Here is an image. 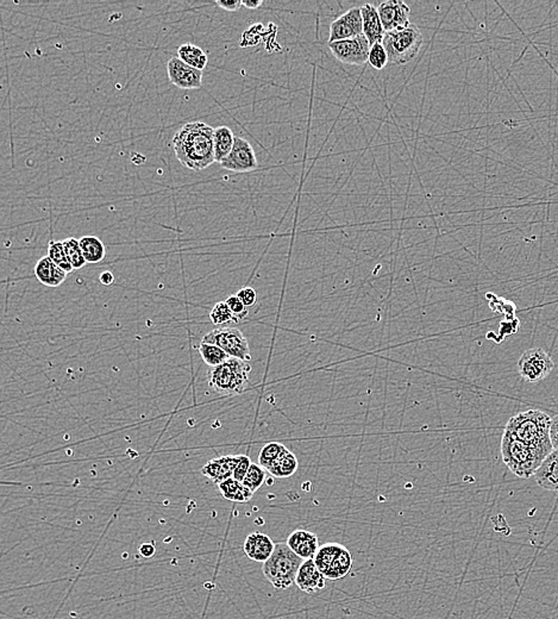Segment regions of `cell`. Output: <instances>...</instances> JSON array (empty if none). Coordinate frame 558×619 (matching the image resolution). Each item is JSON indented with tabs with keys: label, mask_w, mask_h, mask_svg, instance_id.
I'll list each match as a JSON object with an SVG mask.
<instances>
[{
	"label": "cell",
	"mask_w": 558,
	"mask_h": 619,
	"mask_svg": "<svg viewBox=\"0 0 558 619\" xmlns=\"http://www.w3.org/2000/svg\"><path fill=\"white\" fill-rule=\"evenodd\" d=\"M214 129L203 121H192L180 128L173 137L176 159L194 172L210 167L214 159Z\"/></svg>",
	"instance_id": "cell-1"
},
{
	"label": "cell",
	"mask_w": 558,
	"mask_h": 619,
	"mask_svg": "<svg viewBox=\"0 0 558 619\" xmlns=\"http://www.w3.org/2000/svg\"><path fill=\"white\" fill-rule=\"evenodd\" d=\"M550 427L551 418L546 412L529 410L509 419L505 431L548 456L554 450L550 439Z\"/></svg>",
	"instance_id": "cell-2"
},
{
	"label": "cell",
	"mask_w": 558,
	"mask_h": 619,
	"mask_svg": "<svg viewBox=\"0 0 558 619\" xmlns=\"http://www.w3.org/2000/svg\"><path fill=\"white\" fill-rule=\"evenodd\" d=\"M250 373L248 361L230 357L224 364L208 368V386L221 396L241 394L249 385Z\"/></svg>",
	"instance_id": "cell-3"
},
{
	"label": "cell",
	"mask_w": 558,
	"mask_h": 619,
	"mask_svg": "<svg viewBox=\"0 0 558 619\" xmlns=\"http://www.w3.org/2000/svg\"><path fill=\"white\" fill-rule=\"evenodd\" d=\"M501 455L502 460L508 468L516 474V477L527 479L532 477L541 467V462L546 460L536 448L524 443L521 439L508 434L505 431L501 439Z\"/></svg>",
	"instance_id": "cell-4"
},
{
	"label": "cell",
	"mask_w": 558,
	"mask_h": 619,
	"mask_svg": "<svg viewBox=\"0 0 558 619\" xmlns=\"http://www.w3.org/2000/svg\"><path fill=\"white\" fill-rule=\"evenodd\" d=\"M304 560L287 544H276L273 555L263 563V575L275 590L285 591L296 584V574Z\"/></svg>",
	"instance_id": "cell-5"
},
{
	"label": "cell",
	"mask_w": 558,
	"mask_h": 619,
	"mask_svg": "<svg viewBox=\"0 0 558 619\" xmlns=\"http://www.w3.org/2000/svg\"><path fill=\"white\" fill-rule=\"evenodd\" d=\"M424 42L423 34L414 24L384 33L382 46L391 65H405L414 59Z\"/></svg>",
	"instance_id": "cell-6"
},
{
	"label": "cell",
	"mask_w": 558,
	"mask_h": 619,
	"mask_svg": "<svg viewBox=\"0 0 558 619\" xmlns=\"http://www.w3.org/2000/svg\"><path fill=\"white\" fill-rule=\"evenodd\" d=\"M313 560L326 580H339L346 577L354 562L349 549L339 543L321 545Z\"/></svg>",
	"instance_id": "cell-7"
},
{
	"label": "cell",
	"mask_w": 558,
	"mask_h": 619,
	"mask_svg": "<svg viewBox=\"0 0 558 619\" xmlns=\"http://www.w3.org/2000/svg\"><path fill=\"white\" fill-rule=\"evenodd\" d=\"M203 344H214L223 349L230 357L251 360L249 344L244 334L237 328H218L210 331L201 339Z\"/></svg>",
	"instance_id": "cell-8"
},
{
	"label": "cell",
	"mask_w": 558,
	"mask_h": 619,
	"mask_svg": "<svg viewBox=\"0 0 558 619\" xmlns=\"http://www.w3.org/2000/svg\"><path fill=\"white\" fill-rule=\"evenodd\" d=\"M554 361L541 348H532L524 352L518 361V372L529 382L544 380L554 369Z\"/></svg>",
	"instance_id": "cell-9"
},
{
	"label": "cell",
	"mask_w": 558,
	"mask_h": 619,
	"mask_svg": "<svg viewBox=\"0 0 558 619\" xmlns=\"http://www.w3.org/2000/svg\"><path fill=\"white\" fill-rule=\"evenodd\" d=\"M371 46L364 35L346 41L329 43L330 51L336 60L353 66H363L368 61Z\"/></svg>",
	"instance_id": "cell-10"
},
{
	"label": "cell",
	"mask_w": 558,
	"mask_h": 619,
	"mask_svg": "<svg viewBox=\"0 0 558 619\" xmlns=\"http://www.w3.org/2000/svg\"><path fill=\"white\" fill-rule=\"evenodd\" d=\"M221 166L230 172H253L258 167L254 148L244 138L236 137L232 151L221 162Z\"/></svg>",
	"instance_id": "cell-11"
},
{
	"label": "cell",
	"mask_w": 558,
	"mask_h": 619,
	"mask_svg": "<svg viewBox=\"0 0 558 619\" xmlns=\"http://www.w3.org/2000/svg\"><path fill=\"white\" fill-rule=\"evenodd\" d=\"M363 35L361 8H353L333 21L330 26L329 43L346 41Z\"/></svg>",
	"instance_id": "cell-12"
},
{
	"label": "cell",
	"mask_w": 558,
	"mask_h": 619,
	"mask_svg": "<svg viewBox=\"0 0 558 619\" xmlns=\"http://www.w3.org/2000/svg\"><path fill=\"white\" fill-rule=\"evenodd\" d=\"M167 73L171 84L183 90H196L203 85V71L188 66L179 58L168 61Z\"/></svg>",
	"instance_id": "cell-13"
},
{
	"label": "cell",
	"mask_w": 558,
	"mask_h": 619,
	"mask_svg": "<svg viewBox=\"0 0 558 619\" xmlns=\"http://www.w3.org/2000/svg\"><path fill=\"white\" fill-rule=\"evenodd\" d=\"M378 11H379L380 18L382 22L384 33L404 28V26L411 24V22H409L411 9L405 4L404 1H399V0L383 1L379 5Z\"/></svg>",
	"instance_id": "cell-14"
},
{
	"label": "cell",
	"mask_w": 558,
	"mask_h": 619,
	"mask_svg": "<svg viewBox=\"0 0 558 619\" xmlns=\"http://www.w3.org/2000/svg\"><path fill=\"white\" fill-rule=\"evenodd\" d=\"M296 585L300 591L305 593L314 594L324 590L326 586V577L318 569L314 560H304L300 566L296 577Z\"/></svg>",
	"instance_id": "cell-15"
},
{
	"label": "cell",
	"mask_w": 558,
	"mask_h": 619,
	"mask_svg": "<svg viewBox=\"0 0 558 619\" xmlns=\"http://www.w3.org/2000/svg\"><path fill=\"white\" fill-rule=\"evenodd\" d=\"M286 544L303 560L313 559L319 549L318 536L304 529H296L291 532Z\"/></svg>",
	"instance_id": "cell-16"
},
{
	"label": "cell",
	"mask_w": 558,
	"mask_h": 619,
	"mask_svg": "<svg viewBox=\"0 0 558 619\" xmlns=\"http://www.w3.org/2000/svg\"><path fill=\"white\" fill-rule=\"evenodd\" d=\"M276 544L269 536L262 532H253L244 541V552L250 560L255 562H266L273 555Z\"/></svg>",
	"instance_id": "cell-17"
},
{
	"label": "cell",
	"mask_w": 558,
	"mask_h": 619,
	"mask_svg": "<svg viewBox=\"0 0 558 619\" xmlns=\"http://www.w3.org/2000/svg\"><path fill=\"white\" fill-rule=\"evenodd\" d=\"M241 455H226L216 457L208 461L201 468V474L211 479L216 485L233 477V472L237 466Z\"/></svg>",
	"instance_id": "cell-18"
},
{
	"label": "cell",
	"mask_w": 558,
	"mask_h": 619,
	"mask_svg": "<svg viewBox=\"0 0 558 619\" xmlns=\"http://www.w3.org/2000/svg\"><path fill=\"white\" fill-rule=\"evenodd\" d=\"M363 19V35L374 46L376 43H382L384 36L382 22L380 18L379 11L374 5L364 4L361 6Z\"/></svg>",
	"instance_id": "cell-19"
},
{
	"label": "cell",
	"mask_w": 558,
	"mask_h": 619,
	"mask_svg": "<svg viewBox=\"0 0 558 619\" xmlns=\"http://www.w3.org/2000/svg\"><path fill=\"white\" fill-rule=\"evenodd\" d=\"M536 482L541 489L551 492H558V450H552L546 456L541 467L534 474Z\"/></svg>",
	"instance_id": "cell-20"
},
{
	"label": "cell",
	"mask_w": 558,
	"mask_h": 619,
	"mask_svg": "<svg viewBox=\"0 0 558 619\" xmlns=\"http://www.w3.org/2000/svg\"><path fill=\"white\" fill-rule=\"evenodd\" d=\"M35 275L42 285L48 287H58L66 280L67 273L46 255L38 260L35 266Z\"/></svg>",
	"instance_id": "cell-21"
},
{
	"label": "cell",
	"mask_w": 558,
	"mask_h": 619,
	"mask_svg": "<svg viewBox=\"0 0 558 619\" xmlns=\"http://www.w3.org/2000/svg\"><path fill=\"white\" fill-rule=\"evenodd\" d=\"M236 137L233 136L232 130L228 126H218L214 129L213 135V148H214V159L216 162L221 164L232 151Z\"/></svg>",
	"instance_id": "cell-22"
},
{
	"label": "cell",
	"mask_w": 558,
	"mask_h": 619,
	"mask_svg": "<svg viewBox=\"0 0 558 619\" xmlns=\"http://www.w3.org/2000/svg\"><path fill=\"white\" fill-rule=\"evenodd\" d=\"M217 486H218L221 495L230 502H248L254 495V493L248 487L243 485V482H237L233 477H230L228 480H225Z\"/></svg>",
	"instance_id": "cell-23"
},
{
	"label": "cell",
	"mask_w": 558,
	"mask_h": 619,
	"mask_svg": "<svg viewBox=\"0 0 558 619\" xmlns=\"http://www.w3.org/2000/svg\"><path fill=\"white\" fill-rule=\"evenodd\" d=\"M178 58L187 63L188 66L201 71H204L208 63V55L205 54V51L192 43H185L178 48Z\"/></svg>",
	"instance_id": "cell-24"
},
{
	"label": "cell",
	"mask_w": 558,
	"mask_h": 619,
	"mask_svg": "<svg viewBox=\"0 0 558 619\" xmlns=\"http://www.w3.org/2000/svg\"><path fill=\"white\" fill-rule=\"evenodd\" d=\"M298 468H299V462H298L296 456L287 449L278 460L275 461L274 464H271L269 468L267 469V472H269L274 477L285 479V477H291V475H294Z\"/></svg>",
	"instance_id": "cell-25"
},
{
	"label": "cell",
	"mask_w": 558,
	"mask_h": 619,
	"mask_svg": "<svg viewBox=\"0 0 558 619\" xmlns=\"http://www.w3.org/2000/svg\"><path fill=\"white\" fill-rule=\"evenodd\" d=\"M83 257L87 264H98L106 255L104 243L96 236H83L79 239Z\"/></svg>",
	"instance_id": "cell-26"
},
{
	"label": "cell",
	"mask_w": 558,
	"mask_h": 619,
	"mask_svg": "<svg viewBox=\"0 0 558 619\" xmlns=\"http://www.w3.org/2000/svg\"><path fill=\"white\" fill-rule=\"evenodd\" d=\"M198 350H199L200 356L203 357V360H204L205 364H208V367H217V366L224 364L225 361L230 359V356L223 349L217 347L214 344H203L201 342L199 348H198Z\"/></svg>",
	"instance_id": "cell-27"
},
{
	"label": "cell",
	"mask_w": 558,
	"mask_h": 619,
	"mask_svg": "<svg viewBox=\"0 0 558 619\" xmlns=\"http://www.w3.org/2000/svg\"><path fill=\"white\" fill-rule=\"evenodd\" d=\"M286 450L287 448L279 442L264 444L258 454V464L267 470Z\"/></svg>",
	"instance_id": "cell-28"
},
{
	"label": "cell",
	"mask_w": 558,
	"mask_h": 619,
	"mask_svg": "<svg viewBox=\"0 0 558 619\" xmlns=\"http://www.w3.org/2000/svg\"><path fill=\"white\" fill-rule=\"evenodd\" d=\"M62 243L67 259L69 261L73 269H81L85 264H87L83 257V251H81L78 239L69 237V239H63Z\"/></svg>",
	"instance_id": "cell-29"
},
{
	"label": "cell",
	"mask_w": 558,
	"mask_h": 619,
	"mask_svg": "<svg viewBox=\"0 0 558 619\" xmlns=\"http://www.w3.org/2000/svg\"><path fill=\"white\" fill-rule=\"evenodd\" d=\"M210 319L212 324L219 328H226L231 323H237L225 301H219L213 306L212 311L210 312Z\"/></svg>",
	"instance_id": "cell-30"
},
{
	"label": "cell",
	"mask_w": 558,
	"mask_h": 619,
	"mask_svg": "<svg viewBox=\"0 0 558 619\" xmlns=\"http://www.w3.org/2000/svg\"><path fill=\"white\" fill-rule=\"evenodd\" d=\"M266 469L263 468L262 466H260L257 464H251L249 470H248V473H246V477L243 480V485L248 487L253 493H255L256 491L260 490L262 487L263 484L266 482Z\"/></svg>",
	"instance_id": "cell-31"
},
{
	"label": "cell",
	"mask_w": 558,
	"mask_h": 619,
	"mask_svg": "<svg viewBox=\"0 0 558 619\" xmlns=\"http://www.w3.org/2000/svg\"><path fill=\"white\" fill-rule=\"evenodd\" d=\"M48 256L54 261L55 264H58V267L62 268L67 274L74 271L67 259L62 241H50L49 246H48Z\"/></svg>",
	"instance_id": "cell-32"
},
{
	"label": "cell",
	"mask_w": 558,
	"mask_h": 619,
	"mask_svg": "<svg viewBox=\"0 0 558 619\" xmlns=\"http://www.w3.org/2000/svg\"><path fill=\"white\" fill-rule=\"evenodd\" d=\"M368 62L371 63V67L378 69V71L383 69L387 66L389 60H388L387 51L383 48L382 43H376L374 46H371Z\"/></svg>",
	"instance_id": "cell-33"
},
{
	"label": "cell",
	"mask_w": 558,
	"mask_h": 619,
	"mask_svg": "<svg viewBox=\"0 0 558 619\" xmlns=\"http://www.w3.org/2000/svg\"><path fill=\"white\" fill-rule=\"evenodd\" d=\"M225 303L229 306L230 311L232 312L233 317L236 319L237 323L242 322L248 316V307L242 303L236 294L229 296Z\"/></svg>",
	"instance_id": "cell-34"
},
{
	"label": "cell",
	"mask_w": 558,
	"mask_h": 619,
	"mask_svg": "<svg viewBox=\"0 0 558 619\" xmlns=\"http://www.w3.org/2000/svg\"><path fill=\"white\" fill-rule=\"evenodd\" d=\"M251 464H253V462L250 460V457H248V456L246 455H241L237 466H236V468H235V472H233V479L237 480V482H243L246 473H248V470H249Z\"/></svg>",
	"instance_id": "cell-35"
},
{
	"label": "cell",
	"mask_w": 558,
	"mask_h": 619,
	"mask_svg": "<svg viewBox=\"0 0 558 619\" xmlns=\"http://www.w3.org/2000/svg\"><path fill=\"white\" fill-rule=\"evenodd\" d=\"M236 296L241 299L242 303H243L246 307L254 306L255 304H256V301H257V293H256V291H255L254 289H251V287H243V289H239V291L236 293Z\"/></svg>",
	"instance_id": "cell-36"
},
{
	"label": "cell",
	"mask_w": 558,
	"mask_h": 619,
	"mask_svg": "<svg viewBox=\"0 0 558 619\" xmlns=\"http://www.w3.org/2000/svg\"><path fill=\"white\" fill-rule=\"evenodd\" d=\"M550 439L554 450H558V414L551 418V427H550Z\"/></svg>",
	"instance_id": "cell-37"
},
{
	"label": "cell",
	"mask_w": 558,
	"mask_h": 619,
	"mask_svg": "<svg viewBox=\"0 0 558 619\" xmlns=\"http://www.w3.org/2000/svg\"><path fill=\"white\" fill-rule=\"evenodd\" d=\"M217 6H219L221 9L225 10V11H231V12H235V11H237V10L241 9L242 0H238V1H223V0H218L216 1Z\"/></svg>",
	"instance_id": "cell-38"
},
{
	"label": "cell",
	"mask_w": 558,
	"mask_h": 619,
	"mask_svg": "<svg viewBox=\"0 0 558 619\" xmlns=\"http://www.w3.org/2000/svg\"><path fill=\"white\" fill-rule=\"evenodd\" d=\"M138 552H140L141 557H146V559H150V557H154L155 552H156V548H155L154 543L146 542V543H142L141 545L138 547Z\"/></svg>",
	"instance_id": "cell-39"
},
{
	"label": "cell",
	"mask_w": 558,
	"mask_h": 619,
	"mask_svg": "<svg viewBox=\"0 0 558 619\" xmlns=\"http://www.w3.org/2000/svg\"><path fill=\"white\" fill-rule=\"evenodd\" d=\"M99 280L101 284L105 285V286H110V285L113 284V281H115V275H113V273L108 272V271H105V272L101 273L99 275Z\"/></svg>",
	"instance_id": "cell-40"
},
{
	"label": "cell",
	"mask_w": 558,
	"mask_h": 619,
	"mask_svg": "<svg viewBox=\"0 0 558 619\" xmlns=\"http://www.w3.org/2000/svg\"><path fill=\"white\" fill-rule=\"evenodd\" d=\"M263 1L262 0H258V1H251V0H242V5L246 8V9L249 10H256L260 8V6H262Z\"/></svg>",
	"instance_id": "cell-41"
}]
</instances>
